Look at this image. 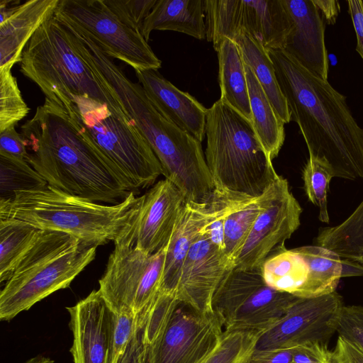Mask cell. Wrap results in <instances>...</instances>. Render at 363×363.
I'll return each mask as SVG.
<instances>
[{"label":"cell","mask_w":363,"mask_h":363,"mask_svg":"<svg viewBox=\"0 0 363 363\" xmlns=\"http://www.w3.org/2000/svg\"><path fill=\"white\" fill-rule=\"evenodd\" d=\"M292 121L309 156L325 161L335 177L363 178V129L346 97L328 80L311 72L283 49L267 50Z\"/></svg>","instance_id":"obj_1"},{"label":"cell","mask_w":363,"mask_h":363,"mask_svg":"<svg viewBox=\"0 0 363 363\" xmlns=\"http://www.w3.org/2000/svg\"><path fill=\"white\" fill-rule=\"evenodd\" d=\"M21 134L29 150L26 162L49 186L110 205L123 201L133 192L123 184L86 133L58 103L45 99L21 125Z\"/></svg>","instance_id":"obj_2"},{"label":"cell","mask_w":363,"mask_h":363,"mask_svg":"<svg viewBox=\"0 0 363 363\" xmlns=\"http://www.w3.org/2000/svg\"><path fill=\"white\" fill-rule=\"evenodd\" d=\"M143 195L132 192L113 205L94 202L48 184L14 191L0 199V218H12L40 230L65 233L83 242L101 245L118 240L140 209Z\"/></svg>","instance_id":"obj_3"},{"label":"cell","mask_w":363,"mask_h":363,"mask_svg":"<svg viewBox=\"0 0 363 363\" xmlns=\"http://www.w3.org/2000/svg\"><path fill=\"white\" fill-rule=\"evenodd\" d=\"M206 161L214 191L260 196L277 174L252 123L220 99L208 108Z\"/></svg>","instance_id":"obj_4"},{"label":"cell","mask_w":363,"mask_h":363,"mask_svg":"<svg viewBox=\"0 0 363 363\" xmlns=\"http://www.w3.org/2000/svg\"><path fill=\"white\" fill-rule=\"evenodd\" d=\"M21 72L53 101L62 96L86 97L128 119L121 106L79 53L74 35L55 15L46 20L25 46Z\"/></svg>","instance_id":"obj_5"},{"label":"cell","mask_w":363,"mask_h":363,"mask_svg":"<svg viewBox=\"0 0 363 363\" xmlns=\"http://www.w3.org/2000/svg\"><path fill=\"white\" fill-rule=\"evenodd\" d=\"M97 246L63 232L42 230L0 294V320L9 321L68 287L94 259Z\"/></svg>","instance_id":"obj_6"},{"label":"cell","mask_w":363,"mask_h":363,"mask_svg":"<svg viewBox=\"0 0 363 363\" xmlns=\"http://www.w3.org/2000/svg\"><path fill=\"white\" fill-rule=\"evenodd\" d=\"M55 102L86 133L123 184L135 194L155 184L162 174L161 164L150 144L128 119L113 113L94 99L72 95Z\"/></svg>","instance_id":"obj_7"},{"label":"cell","mask_w":363,"mask_h":363,"mask_svg":"<svg viewBox=\"0 0 363 363\" xmlns=\"http://www.w3.org/2000/svg\"><path fill=\"white\" fill-rule=\"evenodd\" d=\"M129 115L157 157L165 179L186 200L208 203L214 186L201 143L164 118L147 98L135 103Z\"/></svg>","instance_id":"obj_8"},{"label":"cell","mask_w":363,"mask_h":363,"mask_svg":"<svg viewBox=\"0 0 363 363\" xmlns=\"http://www.w3.org/2000/svg\"><path fill=\"white\" fill-rule=\"evenodd\" d=\"M268 286L261 268H232L213 298V310L225 333H259L279 320L298 298Z\"/></svg>","instance_id":"obj_9"},{"label":"cell","mask_w":363,"mask_h":363,"mask_svg":"<svg viewBox=\"0 0 363 363\" xmlns=\"http://www.w3.org/2000/svg\"><path fill=\"white\" fill-rule=\"evenodd\" d=\"M54 15L86 33L110 57L135 71L161 67V60L142 34L123 23L104 0H60Z\"/></svg>","instance_id":"obj_10"},{"label":"cell","mask_w":363,"mask_h":363,"mask_svg":"<svg viewBox=\"0 0 363 363\" xmlns=\"http://www.w3.org/2000/svg\"><path fill=\"white\" fill-rule=\"evenodd\" d=\"M114 245L99 290L116 313L140 314L160 291L165 247L148 255L133 246Z\"/></svg>","instance_id":"obj_11"},{"label":"cell","mask_w":363,"mask_h":363,"mask_svg":"<svg viewBox=\"0 0 363 363\" xmlns=\"http://www.w3.org/2000/svg\"><path fill=\"white\" fill-rule=\"evenodd\" d=\"M206 38L213 44L244 31L266 49H284L292 21L282 0H204Z\"/></svg>","instance_id":"obj_12"},{"label":"cell","mask_w":363,"mask_h":363,"mask_svg":"<svg viewBox=\"0 0 363 363\" xmlns=\"http://www.w3.org/2000/svg\"><path fill=\"white\" fill-rule=\"evenodd\" d=\"M261 199L263 208L233 262L235 269L259 268L267 259L285 247V241L301 224L302 208L283 177L277 174Z\"/></svg>","instance_id":"obj_13"},{"label":"cell","mask_w":363,"mask_h":363,"mask_svg":"<svg viewBox=\"0 0 363 363\" xmlns=\"http://www.w3.org/2000/svg\"><path fill=\"white\" fill-rule=\"evenodd\" d=\"M342 307V297L336 291L298 298L279 320L257 333L255 350L327 343L337 332Z\"/></svg>","instance_id":"obj_14"},{"label":"cell","mask_w":363,"mask_h":363,"mask_svg":"<svg viewBox=\"0 0 363 363\" xmlns=\"http://www.w3.org/2000/svg\"><path fill=\"white\" fill-rule=\"evenodd\" d=\"M223 333L215 313L178 307L162 336L145 347V363H204Z\"/></svg>","instance_id":"obj_15"},{"label":"cell","mask_w":363,"mask_h":363,"mask_svg":"<svg viewBox=\"0 0 363 363\" xmlns=\"http://www.w3.org/2000/svg\"><path fill=\"white\" fill-rule=\"evenodd\" d=\"M186 199L169 180L155 184L143 195L137 216L114 244L133 246L152 255L167 245Z\"/></svg>","instance_id":"obj_16"},{"label":"cell","mask_w":363,"mask_h":363,"mask_svg":"<svg viewBox=\"0 0 363 363\" xmlns=\"http://www.w3.org/2000/svg\"><path fill=\"white\" fill-rule=\"evenodd\" d=\"M230 269L224 252L202 230L183 262L175 289L177 299L199 313H214V294Z\"/></svg>","instance_id":"obj_17"},{"label":"cell","mask_w":363,"mask_h":363,"mask_svg":"<svg viewBox=\"0 0 363 363\" xmlns=\"http://www.w3.org/2000/svg\"><path fill=\"white\" fill-rule=\"evenodd\" d=\"M67 310L73 337L70 352L74 363H108L116 313L100 291H92Z\"/></svg>","instance_id":"obj_18"},{"label":"cell","mask_w":363,"mask_h":363,"mask_svg":"<svg viewBox=\"0 0 363 363\" xmlns=\"http://www.w3.org/2000/svg\"><path fill=\"white\" fill-rule=\"evenodd\" d=\"M291 21L284 50L300 65L328 80V55L325 43V22L313 0H282Z\"/></svg>","instance_id":"obj_19"},{"label":"cell","mask_w":363,"mask_h":363,"mask_svg":"<svg viewBox=\"0 0 363 363\" xmlns=\"http://www.w3.org/2000/svg\"><path fill=\"white\" fill-rule=\"evenodd\" d=\"M139 84L160 113L202 142L208 108L188 92L181 91L155 69L135 71Z\"/></svg>","instance_id":"obj_20"},{"label":"cell","mask_w":363,"mask_h":363,"mask_svg":"<svg viewBox=\"0 0 363 363\" xmlns=\"http://www.w3.org/2000/svg\"><path fill=\"white\" fill-rule=\"evenodd\" d=\"M60 0L0 1V69L20 63L23 50L38 28L55 14Z\"/></svg>","instance_id":"obj_21"},{"label":"cell","mask_w":363,"mask_h":363,"mask_svg":"<svg viewBox=\"0 0 363 363\" xmlns=\"http://www.w3.org/2000/svg\"><path fill=\"white\" fill-rule=\"evenodd\" d=\"M211 216L208 203L186 200L165 247V262L160 290L175 292L185 257Z\"/></svg>","instance_id":"obj_22"},{"label":"cell","mask_w":363,"mask_h":363,"mask_svg":"<svg viewBox=\"0 0 363 363\" xmlns=\"http://www.w3.org/2000/svg\"><path fill=\"white\" fill-rule=\"evenodd\" d=\"M204 17L202 0H157L141 34L147 41L153 30L177 31L203 40L206 35Z\"/></svg>","instance_id":"obj_23"},{"label":"cell","mask_w":363,"mask_h":363,"mask_svg":"<svg viewBox=\"0 0 363 363\" xmlns=\"http://www.w3.org/2000/svg\"><path fill=\"white\" fill-rule=\"evenodd\" d=\"M218 54L220 99L252 121L245 63L236 43L223 38L213 44Z\"/></svg>","instance_id":"obj_24"},{"label":"cell","mask_w":363,"mask_h":363,"mask_svg":"<svg viewBox=\"0 0 363 363\" xmlns=\"http://www.w3.org/2000/svg\"><path fill=\"white\" fill-rule=\"evenodd\" d=\"M252 125L268 158L272 161L285 139L284 123L278 116L249 66L245 64Z\"/></svg>","instance_id":"obj_25"},{"label":"cell","mask_w":363,"mask_h":363,"mask_svg":"<svg viewBox=\"0 0 363 363\" xmlns=\"http://www.w3.org/2000/svg\"><path fill=\"white\" fill-rule=\"evenodd\" d=\"M238 45L244 63L250 67L262 87L278 116L288 123L291 121L290 111L275 74L272 61L262 45L244 31L230 38Z\"/></svg>","instance_id":"obj_26"},{"label":"cell","mask_w":363,"mask_h":363,"mask_svg":"<svg viewBox=\"0 0 363 363\" xmlns=\"http://www.w3.org/2000/svg\"><path fill=\"white\" fill-rule=\"evenodd\" d=\"M307 262L309 277L300 298H313L335 291L341 277V258L318 245L294 248Z\"/></svg>","instance_id":"obj_27"},{"label":"cell","mask_w":363,"mask_h":363,"mask_svg":"<svg viewBox=\"0 0 363 363\" xmlns=\"http://www.w3.org/2000/svg\"><path fill=\"white\" fill-rule=\"evenodd\" d=\"M260 268L268 286L299 298L310 274L306 260L294 249L286 247L267 259Z\"/></svg>","instance_id":"obj_28"},{"label":"cell","mask_w":363,"mask_h":363,"mask_svg":"<svg viewBox=\"0 0 363 363\" xmlns=\"http://www.w3.org/2000/svg\"><path fill=\"white\" fill-rule=\"evenodd\" d=\"M42 230L25 222L0 218V281H7Z\"/></svg>","instance_id":"obj_29"},{"label":"cell","mask_w":363,"mask_h":363,"mask_svg":"<svg viewBox=\"0 0 363 363\" xmlns=\"http://www.w3.org/2000/svg\"><path fill=\"white\" fill-rule=\"evenodd\" d=\"M316 245L363 264V201L342 223L320 228Z\"/></svg>","instance_id":"obj_30"},{"label":"cell","mask_w":363,"mask_h":363,"mask_svg":"<svg viewBox=\"0 0 363 363\" xmlns=\"http://www.w3.org/2000/svg\"><path fill=\"white\" fill-rule=\"evenodd\" d=\"M263 208L261 196L244 197L230 209L224 223V253L232 268L258 215Z\"/></svg>","instance_id":"obj_31"},{"label":"cell","mask_w":363,"mask_h":363,"mask_svg":"<svg viewBox=\"0 0 363 363\" xmlns=\"http://www.w3.org/2000/svg\"><path fill=\"white\" fill-rule=\"evenodd\" d=\"M179 304L175 292L160 290L148 308L139 314L145 347L152 346L162 336Z\"/></svg>","instance_id":"obj_32"},{"label":"cell","mask_w":363,"mask_h":363,"mask_svg":"<svg viewBox=\"0 0 363 363\" xmlns=\"http://www.w3.org/2000/svg\"><path fill=\"white\" fill-rule=\"evenodd\" d=\"M1 199L10 198L14 191L45 186L47 182L26 161L0 154Z\"/></svg>","instance_id":"obj_33"},{"label":"cell","mask_w":363,"mask_h":363,"mask_svg":"<svg viewBox=\"0 0 363 363\" xmlns=\"http://www.w3.org/2000/svg\"><path fill=\"white\" fill-rule=\"evenodd\" d=\"M333 177V170L325 161L309 156L303 171L305 191L308 199L318 207L319 220L326 223L330 221L327 192Z\"/></svg>","instance_id":"obj_34"},{"label":"cell","mask_w":363,"mask_h":363,"mask_svg":"<svg viewBox=\"0 0 363 363\" xmlns=\"http://www.w3.org/2000/svg\"><path fill=\"white\" fill-rule=\"evenodd\" d=\"M29 111L11 69H0V132L15 125Z\"/></svg>","instance_id":"obj_35"},{"label":"cell","mask_w":363,"mask_h":363,"mask_svg":"<svg viewBox=\"0 0 363 363\" xmlns=\"http://www.w3.org/2000/svg\"><path fill=\"white\" fill-rule=\"evenodd\" d=\"M257 339V333H223L213 353L204 363H249Z\"/></svg>","instance_id":"obj_36"},{"label":"cell","mask_w":363,"mask_h":363,"mask_svg":"<svg viewBox=\"0 0 363 363\" xmlns=\"http://www.w3.org/2000/svg\"><path fill=\"white\" fill-rule=\"evenodd\" d=\"M157 0H104L106 6L125 25L140 32Z\"/></svg>","instance_id":"obj_37"},{"label":"cell","mask_w":363,"mask_h":363,"mask_svg":"<svg viewBox=\"0 0 363 363\" xmlns=\"http://www.w3.org/2000/svg\"><path fill=\"white\" fill-rule=\"evenodd\" d=\"M140 328L139 314L116 313L115 325L108 363H118L132 337Z\"/></svg>","instance_id":"obj_38"},{"label":"cell","mask_w":363,"mask_h":363,"mask_svg":"<svg viewBox=\"0 0 363 363\" xmlns=\"http://www.w3.org/2000/svg\"><path fill=\"white\" fill-rule=\"evenodd\" d=\"M337 332L363 351V306H343Z\"/></svg>","instance_id":"obj_39"},{"label":"cell","mask_w":363,"mask_h":363,"mask_svg":"<svg viewBox=\"0 0 363 363\" xmlns=\"http://www.w3.org/2000/svg\"><path fill=\"white\" fill-rule=\"evenodd\" d=\"M0 154L27 161L28 152L22 135L16 130L15 125L0 132Z\"/></svg>","instance_id":"obj_40"},{"label":"cell","mask_w":363,"mask_h":363,"mask_svg":"<svg viewBox=\"0 0 363 363\" xmlns=\"http://www.w3.org/2000/svg\"><path fill=\"white\" fill-rule=\"evenodd\" d=\"M293 363H335L327 343L314 342L295 347Z\"/></svg>","instance_id":"obj_41"},{"label":"cell","mask_w":363,"mask_h":363,"mask_svg":"<svg viewBox=\"0 0 363 363\" xmlns=\"http://www.w3.org/2000/svg\"><path fill=\"white\" fill-rule=\"evenodd\" d=\"M333 357L335 363H363V351L355 344L340 336Z\"/></svg>","instance_id":"obj_42"},{"label":"cell","mask_w":363,"mask_h":363,"mask_svg":"<svg viewBox=\"0 0 363 363\" xmlns=\"http://www.w3.org/2000/svg\"><path fill=\"white\" fill-rule=\"evenodd\" d=\"M295 347L254 350L249 363H293Z\"/></svg>","instance_id":"obj_43"},{"label":"cell","mask_w":363,"mask_h":363,"mask_svg":"<svg viewBox=\"0 0 363 363\" xmlns=\"http://www.w3.org/2000/svg\"><path fill=\"white\" fill-rule=\"evenodd\" d=\"M347 4L357 37L356 50L363 59V5L361 0H350Z\"/></svg>","instance_id":"obj_44"},{"label":"cell","mask_w":363,"mask_h":363,"mask_svg":"<svg viewBox=\"0 0 363 363\" xmlns=\"http://www.w3.org/2000/svg\"><path fill=\"white\" fill-rule=\"evenodd\" d=\"M118 363H145V345L140 326Z\"/></svg>","instance_id":"obj_45"},{"label":"cell","mask_w":363,"mask_h":363,"mask_svg":"<svg viewBox=\"0 0 363 363\" xmlns=\"http://www.w3.org/2000/svg\"><path fill=\"white\" fill-rule=\"evenodd\" d=\"M319 11L323 13L326 22L335 24L340 11V6L336 0H313Z\"/></svg>","instance_id":"obj_46"},{"label":"cell","mask_w":363,"mask_h":363,"mask_svg":"<svg viewBox=\"0 0 363 363\" xmlns=\"http://www.w3.org/2000/svg\"><path fill=\"white\" fill-rule=\"evenodd\" d=\"M341 277L363 276V264L357 261L341 258Z\"/></svg>","instance_id":"obj_47"},{"label":"cell","mask_w":363,"mask_h":363,"mask_svg":"<svg viewBox=\"0 0 363 363\" xmlns=\"http://www.w3.org/2000/svg\"><path fill=\"white\" fill-rule=\"evenodd\" d=\"M24 363H54V361L48 357L38 355L28 359Z\"/></svg>","instance_id":"obj_48"},{"label":"cell","mask_w":363,"mask_h":363,"mask_svg":"<svg viewBox=\"0 0 363 363\" xmlns=\"http://www.w3.org/2000/svg\"><path fill=\"white\" fill-rule=\"evenodd\" d=\"M362 5H363V1H362Z\"/></svg>","instance_id":"obj_49"}]
</instances>
